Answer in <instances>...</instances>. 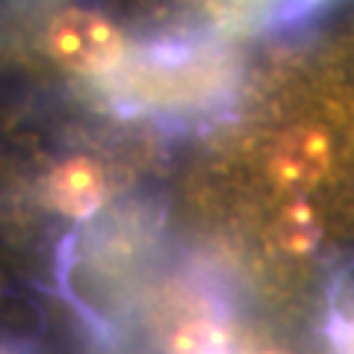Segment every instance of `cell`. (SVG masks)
Returning <instances> with one entry per match:
<instances>
[{
    "label": "cell",
    "instance_id": "obj_1",
    "mask_svg": "<svg viewBox=\"0 0 354 354\" xmlns=\"http://www.w3.org/2000/svg\"><path fill=\"white\" fill-rule=\"evenodd\" d=\"M266 83L236 160L257 165L263 239L286 263L354 260V6L295 44Z\"/></svg>",
    "mask_w": 354,
    "mask_h": 354
},
{
    "label": "cell",
    "instance_id": "obj_2",
    "mask_svg": "<svg viewBox=\"0 0 354 354\" xmlns=\"http://www.w3.org/2000/svg\"><path fill=\"white\" fill-rule=\"evenodd\" d=\"M328 342L334 354H354V298L346 295L330 310Z\"/></svg>",
    "mask_w": 354,
    "mask_h": 354
}]
</instances>
